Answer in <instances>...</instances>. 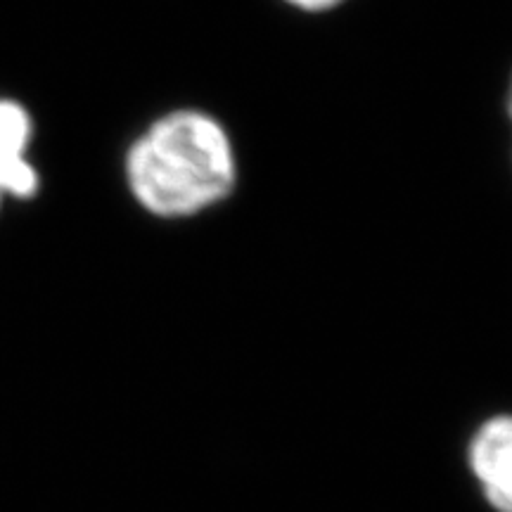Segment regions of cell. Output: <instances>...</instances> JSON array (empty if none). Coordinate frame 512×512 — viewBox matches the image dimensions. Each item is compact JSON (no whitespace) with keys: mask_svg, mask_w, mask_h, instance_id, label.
I'll return each mask as SVG.
<instances>
[{"mask_svg":"<svg viewBox=\"0 0 512 512\" xmlns=\"http://www.w3.org/2000/svg\"><path fill=\"white\" fill-rule=\"evenodd\" d=\"M131 197L155 219L181 221L226 202L238 183L228 128L202 110H174L152 121L128 147Z\"/></svg>","mask_w":512,"mask_h":512,"instance_id":"obj_1","label":"cell"},{"mask_svg":"<svg viewBox=\"0 0 512 512\" xmlns=\"http://www.w3.org/2000/svg\"><path fill=\"white\" fill-rule=\"evenodd\" d=\"M465 463L491 512H512V408L486 415L465 444Z\"/></svg>","mask_w":512,"mask_h":512,"instance_id":"obj_2","label":"cell"},{"mask_svg":"<svg viewBox=\"0 0 512 512\" xmlns=\"http://www.w3.org/2000/svg\"><path fill=\"white\" fill-rule=\"evenodd\" d=\"M31 119L22 105L0 100V200L31 197L38 190V174L27 159Z\"/></svg>","mask_w":512,"mask_h":512,"instance_id":"obj_3","label":"cell"},{"mask_svg":"<svg viewBox=\"0 0 512 512\" xmlns=\"http://www.w3.org/2000/svg\"><path fill=\"white\" fill-rule=\"evenodd\" d=\"M290 8L299 12H309V15H320V12H330L342 8L347 0H283Z\"/></svg>","mask_w":512,"mask_h":512,"instance_id":"obj_4","label":"cell"},{"mask_svg":"<svg viewBox=\"0 0 512 512\" xmlns=\"http://www.w3.org/2000/svg\"><path fill=\"white\" fill-rule=\"evenodd\" d=\"M505 117H508L510 126H512V72L508 79V88H505Z\"/></svg>","mask_w":512,"mask_h":512,"instance_id":"obj_5","label":"cell"}]
</instances>
